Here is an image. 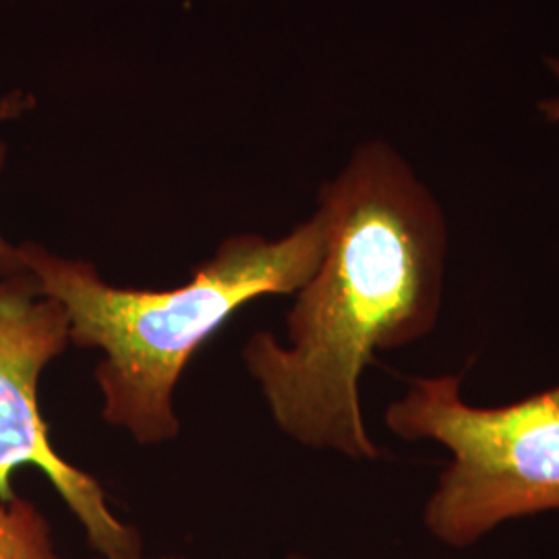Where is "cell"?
Instances as JSON below:
<instances>
[{
    "mask_svg": "<svg viewBox=\"0 0 559 559\" xmlns=\"http://www.w3.org/2000/svg\"><path fill=\"white\" fill-rule=\"evenodd\" d=\"M328 221L320 267L286 313V344L270 332L240 359L270 417L307 450L376 462L360 380L378 353L427 338L443 307L448 226L440 203L383 141L355 150L323 182Z\"/></svg>",
    "mask_w": 559,
    "mask_h": 559,
    "instance_id": "cell-1",
    "label": "cell"
},
{
    "mask_svg": "<svg viewBox=\"0 0 559 559\" xmlns=\"http://www.w3.org/2000/svg\"><path fill=\"white\" fill-rule=\"evenodd\" d=\"M328 221L320 207L280 239L255 233L222 240L193 278L166 290L122 288L92 261L23 242L21 265L69 316L71 344L100 350L94 380L102 419L145 448L180 436L177 388L187 365L245 305L297 295L320 267Z\"/></svg>",
    "mask_w": 559,
    "mask_h": 559,
    "instance_id": "cell-2",
    "label": "cell"
},
{
    "mask_svg": "<svg viewBox=\"0 0 559 559\" xmlns=\"http://www.w3.org/2000/svg\"><path fill=\"white\" fill-rule=\"evenodd\" d=\"M404 441H436L452 460L423 508L427 533L468 549L501 524L559 512V383L501 406L462 399V378H413L385 408Z\"/></svg>",
    "mask_w": 559,
    "mask_h": 559,
    "instance_id": "cell-3",
    "label": "cell"
},
{
    "mask_svg": "<svg viewBox=\"0 0 559 559\" xmlns=\"http://www.w3.org/2000/svg\"><path fill=\"white\" fill-rule=\"evenodd\" d=\"M71 344L69 316L25 267L0 272V500H13L15 471H40L78 519L100 559H143L140 528L110 508L100 480L62 459L38 404L44 369Z\"/></svg>",
    "mask_w": 559,
    "mask_h": 559,
    "instance_id": "cell-4",
    "label": "cell"
},
{
    "mask_svg": "<svg viewBox=\"0 0 559 559\" xmlns=\"http://www.w3.org/2000/svg\"><path fill=\"white\" fill-rule=\"evenodd\" d=\"M0 559H67L60 556L50 522L25 498L0 500Z\"/></svg>",
    "mask_w": 559,
    "mask_h": 559,
    "instance_id": "cell-5",
    "label": "cell"
},
{
    "mask_svg": "<svg viewBox=\"0 0 559 559\" xmlns=\"http://www.w3.org/2000/svg\"><path fill=\"white\" fill-rule=\"evenodd\" d=\"M21 100H15V98H11V100H2L0 102V119H4V117H9L11 112H15V104ZM4 158H7V147H4V143L0 141V170H2V166H4ZM23 267L21 265L20 260V247L17 245H11L9 240L2 237V233H0V272H13V270H20Z\"/></svg>",
    "mask_w": 559,
    "mask_h": 559,
    "instance_id": "cell-6",
    "label": "cell"
},
{
    "mask_svg": "<svg viewBox=\"0 0 559 559\" xmlns=\"http://www.w3.org/2000/svg\"><path fill=\"white\" fill-rule=\"evenodd\" d=\"M549 69L554 71V75H556V80H558L559 85V62L558 60H549ZM540 112L545 115V119L549 120H559V92L554 96V98H549V100L540 102Z\"/></svg>",
    "mask_w": 559,
    "mask_h": 559,
    "instance_id": "cell-7",
    "label": "cell"
},
{
    "mask_svg": "<svg viewBox=\"0 0 559 559\" xmlns=\"http://www.w3.org/2000/svg\"><path fill=\"white\" fill-rule=\"evenodd\" d=\"M282 559H311V558H307V556H305V554H299V551H290V554H286V556H284V558Z\"/></svg>",
    "mask_w": 559,
    "mask_h": 559,
    "instance_id": "cell-8",
    "label": "cell"
},
{
    "mask_svg": "<svg viewBox=\"0 0 559 559\" xmlns=\"http://www.w3.org/2000/svg\"><path fill=\"white\" fill-rule=\"evenodd\" d=\"M158 559H182V558H177V556H162V558H158Z\"/></svg>",
    "mask_w": 559,
    "mask_h": 559,
    "instance_id": "cell-9",
    "label": "cell"
}]
</instances>
